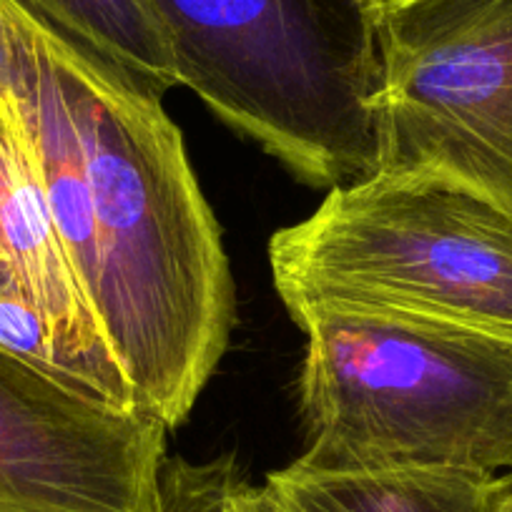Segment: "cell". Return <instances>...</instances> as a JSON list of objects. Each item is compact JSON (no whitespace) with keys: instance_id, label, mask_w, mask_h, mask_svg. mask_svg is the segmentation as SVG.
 I'll use <instances>...</instances> for the list:
<instances>
[{"instance_id":"cell-1","label":"cell","mask_w":512,"mask_h":512,"mask_svg":"<svg viewBox=\"0 0 512 512\" xmlns=\"http://www.w3.org/2000/svg\"><path fill=\"white\" fill-rule=\"evenodd\" d=\"M16 93L78 289L141 410L174 430L229 344L221 229L164 103L28 11Z\"/></svg>"},{"instance_id":"cell-2","label":"cell","mask_w":512,"mask_h":512,"mask_svg":"<svg viewBox=\"0 0 512 512\" xmlns=\"http://www.w3.org/2000/svg\"><path fill=\"white\" fill-rule=\"evenodd\" d=\"M299 415L312 470H512V342L400 314L312 309Z\"/></svg>"},{"instance_id":"cell-3","label":"cell","mask_w":512,"mask_h":512,"mask_svg":"<svg viewBox=\"0 0 512 512\" xmlns=\"http://www.w3.org/2000/svg\"><path fill=\"white\" fill-rule=\"evenodd\" d=\"M179 86L312 186L377 171L372 0H146Z\"/></svg>"},{"instance_id":"cell-4","label":"cell","mask_w":512,"mask_h":512,"mask_svg":"<svg viewBox=\"0 0 512 512\" xmlns=\"http://www.w3.org/2000/svg\"><path fill=\"white\" fill-rule=\"evenodd\" d=\"M289 317L312 309L400 314L512 342V211L427 169L332 186L269 241Z\"/></svg>"},{"instance_id":"cell-5","label":"cell","mask_w":512,"mask_h":512,"mask_svg":"<svg viewBox=\"0 0 512 512\" xmlns=\"http://www.w3.org/2000/svg\"><path fill=\"white\" fill-rule=\"evenodd\" d=\"M377 171L427 169L512 211V0H379Z\"/></svg>"},{"instance_id":"cell-6","label":"cell","mask_w":512,"mask_h":512,"mask_svg":"<svg viewBox=\"0 0 512 512\" xmlns=\"http://www.w3.org/2000/svg\"><path fill=\"white\" fill-rule=\"evenodd\" d=\"M166 432L0 347V512H161Z\"/></svg>"},{"instance_id":"cell-7","label":"cell","mask_w":512,"mask_h":512,"mask_svg":"<svg viewBox=\"0 0 512 512\" xmlns=\"http://www.w3.org/2000/svg\"><path fill=\"white\" fill-rule=\"evenodd\" d=\"M495 477L435 465L312 470L292 462L264 485L287 512H487Z\"/></svg>"},{"instance_id":"cell-8","label":"cell","mask_w":512,"mask_h":512,"mask_svg":"<svg viewBox=\"0 0 512 512\" xmlns=\"http://www.w3.org/2000/svg\"><path fill=\"white\" fill-rule=\"evenodd\" d=\"M53 33L139 91L179 86L174 58L146 0H18Z\"/></svg>"},{"instance_id":"cell-9","label":"cell","mask_w":512,"mask_h":512,"mask_svg":"<svg viewBox=\"0 0 512 512\" xmlns=\"http://www.w3.org/2000/svg\"><path fill=\"white\" fill-rule=\"evenodd\" d=\"M241 477L234 455L209 462H189L184 457L166 460L161 475V512H226Z\"/></svg>"},{"instance_id":"cell-10","label":"cell","mask_w":512,"mask_h":512,"mask_svg":"<svg viewBox=\"0 0 512 512\" xmlns=\"http://www.w3.org/2000/svg\"><path fill=\"white\" fill-rule=\"evenodd\" d=\"M26 18L28 8L23 3L0 0V91L16 88Z\"/></svg>"},{"instance_id":"cell-11","label":"cell","mask_w":512,"mask_h":512,"mask_svg":"<svg viewBox=\"0 0 512 512\" xmlns=\"http://www.w3.org/2000/svg\"><path fill=\"white\" fill-rule=\"evenodd\" d=\"M226 512H287L277 500H274L272 492L267 490V485H251L246 477H241L236 482L234 492L229 497V507Z\"/></svg>"},{"instance_id":"cell-12","label":"cell","mask_w":512,"mask_h":512,"mask_svg":"<svg viewBox=\"0 0 512 512\" xmlns=\"http://www.w3.org/2000/svg\"><path fill=\"white\" fill-rule=\"evenodd\" d=\"M487 512H512V470L495 477L490 497V510Z\"/></svg>"},{"instance_id":"cell-13","label":"cell","mask_w":512,"mask_h":512,"mask_svg":"<svg viewBox=\"0 0 512 512\" xmlns=\"http://www.w3.org/2000/svg\"><path fill=\"white\" fill-rule=\"evenodd\" d=\"M0 259H6V254H3V246H0Z\"/></svg>"},{"instance_id":"cell-14","label":"cell","mask_w":512,"mask_h":512,"mask_svg":"<svg viewBox=\"0 0 512 512\" xmlns=\"http://www.w3.org/2000/svg\"><path fill=\"white\" fill-rule=\"evenodd\" d=\"M377 3H379V0H372V6H377Z\"/></svg>"}]
</instances>
